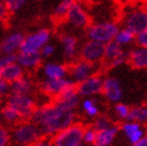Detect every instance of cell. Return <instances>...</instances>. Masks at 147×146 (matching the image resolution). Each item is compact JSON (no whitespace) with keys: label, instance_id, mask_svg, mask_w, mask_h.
I'll return each instance as SVG.
<instances>
[{"label":"cell","instance_id":"6da1fadb","mask_svg":"<svg viewBox=\"0 0 147 146\" xmlns=\"http://www.w3.org/2000/svg\"><path fill=\"white\" fill-rule=\"evenodd\" d=\"M30 121L37 124L43 136L52 137L62 129L76 122L75 111L66 110L54 101L37 107Z\"/></svg>","mask_w":147,"mask_h":146},{"label":"cell","instance_id":"7a4b0ae2","mask_svg":"<svg viewBox=\"0 0 147 146\" xmlns=\"http://www.w3.org/2000/svg\"><path fill=\"white\" fill-rule=\"evenodd\" d=\"M122 26L135 36L147 28V5L143 4H129L122 11Z\"/></svg>","mask_w":147,"mask_h":146},{"label":"cell","instance_id":"3957f363","mask_svg":"<svg viewBox=\"0 0 147 146\" xmlns=\"http://www.w3.org/2000/svg\"><path fill=\"white\" fill-rule=\"evenodd\" d=\"M41 137H43L41 129L30 120L17 123L11 132V140L19 146H29Z\"/></svg>","mask_w":147,"mask_h":146},{"label":"cell","instance_id":"277c9868","mask_svg":"<svg viewBox=\"0 0 147 146\" xmlns=\"http://www.w3.org/2000/svg\"><path fill=\"white\" fill-rule=\"evenodd\" d=\"M119 24L115 21H100L90 24L87 28V36L89 40L97 41L102 44L114 41V38L118 32Z\"/></svg>","mask_w":147,"mask_h":146},{"label":"cell","instance_id":"5b68a950","mask_svg":"<svg viewBox=\"0 0 147 146\" xmlns=\"http://www.w3.org/2000/svg\"><path fill=\"white\" fill-rule=\"evenodd\" d=\"M85 125L80 122H74L70 126L62 129L51 138L53 146H76L82 142Z\"/></svg>","mask_w":147,"mask_h":146},{"label":"cell","instance_id":"8992f818","mask_svg":"<svg viewBox=\"0 0 147 146\" xmlns=\"http://www.w3.org/2000/svg\"><path fill=\"white\" fill-rule=\"evenodd\" d=\"M103 66L102 64H93L87 62L85 59H75L68 66V74L74 84H79L84 82L90 76L100 73V69Z\"/></svg>","mask_w":147,"mask_h":146},{"label":"cell","instance_id":"52a82bcc","mask_svg":"<svg viewBox=\"0 0 147 146\" xmlns=\"http://www.w3.org/2000/svg\"><path fill=\"white\" fill-rule=\"evenodd\" d=\"M7 104L14 107L20 114L22 121L30 120L37 104L31 95H21V94H11L7 99Z\"/></svg>","mask_w":147,"mask_h":146},{"label":"cell","instance_id":"ba28073f","mask_svg":"<svg viewBox=\"0 0 147 146\" xmlns=\"http://www.w3.org/2000/svg\"><path fill=\"white\" fill-rule=\"evenodd\" d=\"M72 27L78 29H87L91 23V16L85 4L77 0L68 11L65 19Z\"/></svg>","mask_w":147,"mask_h":146},{"label":"cell","instance_id":"9c48e42d","mask_svg":"<svg viewBox=\"0 0 147 146\" xmlns=\"http://www.w3.org/2000/svg\"><path fill=\"white\" fill-rule=\"evenodd\" d=\"M50 40V31L46 28H42L34 31L28 36H24L22 45L20 47V52H40L44 46Z\"/></svg>","mask_w":147,"mask_h":146},{"label":"cell","instance_id":"30bf717a","mask_svg":"<svg viewBox=\"0 0 147 146\" xmlns=\"http://www.w3.org/2000/svg\"><path fill=\"white\" fill-rule=\"evenodd\" d=\"M79 59L93 64H102L105 57V44L88 40L78 49Z\"/></svg>","mask_w":147,"mask_h":146},{"label":"cell","instance_id":"8fae6325","mask_svg":"<svg viewBox=\"0 0 147 146\" xmlns=\"http://www.w3.org/2000/svg\"><path fill=\"white\" fill-rule=\"evenodd\" d=\"M103 78L105 76L100 73H96L90 76L84 82L75 84L76 91L80 97H93L101 94L103 87Z\"/></svg>","mask_w":147,"mask_h":146},{"label":"cell","instance_id":"7c38bea8","mask_svg":"<svg viewBox=\"0 0 147 146\" xmlns=\"http://www.w3.org/2000/svg\"><path fill=\"white\" fill-rule=\"evenodd\" d=\"M75 86L74 82L70 77H63V78H46L44 82L41 84V91L48 97L55 98L62 92L68 89V88Z\"/></svg>","mask_w":147,"mask_h":146},{"label":"cell","instance_id":"4fadbf2b","mask_svg":"<svg viewBox=\"0 0 147 146\" xmlns=\"http://www.w3.org/2000/svg\"><path fill=\"white\" fill-rule=\"evenodd\" d=\"M101 94L111 103L120 102L123 98V89L119 79L114 76H105Z\"/></svg>","mask_w":147,"mask_h":146},{"label":"cell","instance_id":"5bb4252c","mask_svg":"<svg viewBox=\"0 0 147 146\" xmlns=\"http://www.w3.org/2000/svg\"><path fill=\"white\" fill-rule=\"evenodd\" d=\"M119 127H120V132L124 135L129 145L136 144L146 134L143 124L133 122V121H122L121 125H119Z\"/></svg>","mask_w":147,"mask_h":146},{"label":"cell","instance_id":"9a60e30c","mask_svg":"<svg viewBox=\"0 0 147 146\" xmlns=\"http://www.w3.org/2000/svg\"><path fill=\"white\" fill-rule=\"evenodd\" d=\"M54 102H57L61 107H63L66 110H70V111H75L77 107L80 103V96L76 91V87L72 86V87L66 89L64 92H62L59 96L53 98Z\"/></svg>","mask_w":147,"mask_h":146},{"label":"cell","instance_id":"2e32d148","mask_svg":"<svg viewBox=\"0 0 147 146\" xmlns=\"http://www.w3.org/2000/svg\"><path fill=\"white\" fill-rule=\"evenodd\" d=\"M127 63L137 70H147V48L137 46L128 51Z\"/></svg>","mask_w":147,"mask_h":146},{"label":"cell","instance_id":"e0dca14e","mask_svg":"<svg viewBox=\"0 0 147 146\" xmlns=\"http://www.w3.org/2000/svg\"><path fill=\"white\" fill-rule=\"evenodd\" d=\"M120 132V127L118 124L114 123L112 126L97 132L96 140L94 146H112L116 138Z\"/></svg>","mask_w":147,"mask_h":146},{"label":"cell","instance_id":"ac0fdd59","mask_svg":"<svg viewBox=\"0 0 147 146\" xmlns=\"http://www.w3.org/2000/svg\"><path fill=\"white\" fill-rule=\"evenodd\" d=\"M65 57L69 62H73L78 54V41L72 34H64L61 38Z\"/></svg>","mask_w":147,"mask_h":146},{"label":"cell","instance_id":"d6986e66","mask_svg":"<svg viewBox=\"0 0 147 146\" xmlns=\"http://www.w3.org/2000/svg\"><path fill=\"white\" fill-rule=\"evenodd\" d=\"M23 39H24V36L21 32H13L7 36L2 41V44L0 45L2 52L4 54L17 53V51L20 50V47L22 45Z\"/></svg>","mask_w":147,"mask_h":146},{"label":"cell","instance_id":"ffe728a7","mask_svg":"<svg viewBox=\"0 0 147 146\" xmlns=\"http://www.w3.org/2000/svg\"><path fill=\"white\" fill-rule=\"evenodd\" d=\"M41 52H19L17 54V63L23 69H36L42 63Z\"/></svg>","mask_w":147,"mask_h":146},{"label":"cell","instance_id":"44dd1931","mask_svg":"<svg viewBox=\"0 0 147 146\" xmlns=\"http://www.w3.org/2000/svg\"><path fill=\"white\" fill-rule=\"evenodd\" d=\"M23 73H24L23 68L16 62L13 63V64L3 66L0 70V77L6 80L7 82H9V84H11L15 80L21 78L23 76Z\"/></svg>","mask_w":147,"mask_h":146},{"label":"cell","instance_id":"7402d4cb","mask_svg":"<svg viewBox=\"0 0 147 146\" xmlns=\"http://www.w3.org/2000/svg\"><path fill=\"white\" fill-rule=\"evenodd\" d=\"M43 72L46 78H63L68 75V66L57 63H47L43 67Z\"/></svg>","mask_w":147,"mask_h":146},{"label":"cell","instance_id":"603a6c76","mask_svg":"<svg viewBox=\"0 0 147 146\" xmlns=\"http://www.w3.org/2000/svg\"><path fill=\"white\" fill-rule=\"evenodd\" d=\"M34 84L30 79L23 75L21 78L15 80L11 84V94H21V95H31Z\"/></svg>","mask_w":147,"mask_h":146},{"label":"cell","instance_id":"cb8c5ba5","mask_svg":"<svg viewBox=\"0 0 147 146\" xmlns=\"http://www.w3.org/2000/svg\"><path fill=\"white\" fill-rule=\"evenodd\" d=\"M127 51L124 50V48L120 46L119 44H117L115 41H111V42L107 43V44H105V57H103L102 65L105 66L108 63H110L111 61L123 55Z\"/></svg>","mask_w":147,"mask_h":146},{"label":"cell","instance_id":"d4e9b609","mask_svg":"<svg viewBox=\"0 0 147 146\" xmlns=\"http://www.w3.org/2000/svg\"><path fill=\"white\" fill-rule=\"evenodd\" d=\"M128 121H133L140 124L147 123V107L145 105H136V107H130L128 113L127 119Z\"/></svg>","mask_w":147,"mask_h":146},{"label":"cell","instance_id":"484cf974","mask_svg":"<svg viewBox=\"0 0 147 146\" xmlns=\"http://www.w3.org/2000/svg\"><path fill=\"white\" fill-rule=\"evenodd\" d=\"M82 109L86 113V115L90 118H95L100 114V109L96 100L92 97H86L82 101Z\"/></svg>","mask_w":147,"mask_h":146},{"label":"cell","instance_id":"4316f807","mask_svg":"<svg viewBox=\"0 0 147 146\" xmlns=\"http://www.w3.org/2000/svg\"><path fill=\"white\" fill-rule=\"evenodd\" d=\"M135 39H136V36L131 31H129L128 29H126L124 27H122L119 28L118 32H117L115 38H114V41L120 46L124 47V46H128L130 44H133L135 42Z\"/></svg>","mask_w":147,"mask_h":146},{"label":"cell","instance_id":"83f0119b","mask_svg":"<svg viewBox=\"0 0 147 146\" xmlns=\"http://www.w3.org/2000/svg\"><path fill=\"white\" fill-rule=\"evenodd\" d=\"M77 0H61L55 9L53 11V17L57 20H64L68 11L71 9V6L76 2Z\"/></svg>","mask_w":147,"mask_h":146},{"label":"cell","instance_id":"f1b7e54d","mask_svg":"<svg viewBox=\"0 0 147 146\" xmlns=\"http://www.w3.org/2000/svg\"><path fill=\"white\" fill-rule=\"evenodd\" d=\"M1 115H2L3 119H4L6 122H9V123H11V124H15V125H16L17 123H19V122L22 121L19 113H18L13 107L9 105L7 103H6L5 105L2 107V110H1Z\"/></svg>","mask_w":147,"mask_h":146},{"label":"cell","instance_id":"f546056e","mask_svg":"<svg viewBox=\"0 0 147 146\" xmlns=\"http://www.w3.org/2000/svg\"><path fill=\"white\" fill-rule=\"evenodd\" d=\"M114 124V122L112 121V119L107 115H100L99 114L97 117H95L93 120V123L91 126L93 127L96 132H99V130H102V129H105L108 127L112 126Z\"/></svg>","mask_w":147,"mask_h":146},{"label":"cell","instance_id":"4dcf8cb0","mask_svg":"<svg viewBox=\"0 0 147 146\" xmlns=\"http://www.w3.org/2000/svg\"><path fill=\"white\" fill-rule=\"evenodd\" d=\"M130 107H128L127 104L123 103V102H117V103H114V113L116 117L118 118V120L125 121L127 119L128 113H129Z\"/></svg>","mask_w":147,"mask_h":146},{"label":"cell","instance_id":"1f68e13d","mask_svg":"<svg viewBox=\"0 0 147 146\" xmlns=\"http://www.w3.org/2000/svg\"><path fill=\"white\" fill-rule=\"evenodd\" d=\"M97 132L92 126H86L84 134H82V142L86 145H94L95 140H96Z\"/></svg>","mask_w":147,"mask_h":146},{"label":"cell","instance_id":"d6a6232c","mask_svg":"<svg viewBox=\"0 0 147 146\" xmlns=\"http://www.w3.org/2000/svg\"><path fill=\"white\" fill-rule=\"evenodd\" d=\"M26 2H27V0H5L6 7L9 13L18 11L25 5Z\"/></svg>","mask_w":147,"mask_h":146},{"label":"cell","instance_id":"836d02e7","mask_svg":"<svg viewBox=\"0 0 147 146\" xmlns=\"http://www.w3.org/2000/svg\"><path fill=\"white\" fill-rule=\"evenodd\" d=\"M127 59H128V51L125 54H123V55L119 56V57H117V59H113V61H111L110 63H108L107 65H105V67H108V68H117V67H120V66H122L123 64L127 63Z\"/></svg>","mask_w":147,"mask_h":146},{"label":"cell","instance_id":"e575fe53","mask_svg":"<svg viewBox=\"0 0 147 146\" xmlns=\"http://www.w3.org/2000/svg\"><path fill=\"white\" fill-rule=\"evenodd\" d=\"M11 142V132L6 127L0 126V146H7Z\"/></svg>","mask_w":147,"mask_h":146},{"label":"cell","instance_id":"d590c367","mask_svg":"<svg viewBox=\"0 0 147 146\" xmlns=\"http://www.w3.org/2000/svg\"><path fill=\"white\" fill-rule=\"evenodd\" d=\"M135 42L137 43L138 46L147 48V28L144 29L143 31H141L140 34H137L136 39H135Z\"/></svg>","mask_w":147,"mask_h":146},{"label":"cell","instance_id":"8d00e7d4","mask_svg":"<svg viewBox=\"0 0 147 146\" xmlns=\"http://www.w3.org/2000/svg\"><path fill=\"white\" fill-rule=\"evenodd\" d=\"M17 62V53H9V54H4L2 57H0V64L3 66L5 65L13 64V63Z\"/></svg>","mask_w":147,"mask_h":146},{"label":"cell","instance_id":"74e56055","mask_svg":"<svg viewBox=\"0 0 147 146\" xmlns=\"http://www.w3.org/2000/svg\"><path fill=\"white\" fill-rule=\"evenodd\" d=\"M11 93V84L0 77V97L7 96Z\"/></svg>","mask_w":147,"mask_h":146},{"label":"cell","instance_id":"f35d334b","mask_svg":"<svg viewBox=\"0 0 147 146\" xmlns=\"http://www.w3.org/2000/svg\"><path fill=\"white\" fill-rule=\"evenodd\" d=\"M29 146H53V145H52L50 137H45V136H43V137L38 139L36 142H34V143L30 144Z\"/></svg>","mask_w":147,"mask_h":146},{"label":"cell","instance_id":"ab89813d","mask_svg":"<svg viewBox=\"0 0 147 146\" xmlns=\"http://www.w3.org/2000/svg\"><path fill=\"white\" fill-rule=\"evenodd\" d=\"M54 51H55V48H54L53 45H50V44H46L44 47L41 49V54H42V56H45V57H48V56L52 55V54L54 53Z\"/></svg>","mask_w":147,"mask_h":146},{"label":"cell","instance_id":"60d3db41","mask_svg":"<svg viewBox=\"0 0 147 146\" xmlns=\"http://www.w3.org/2000/svg\"><path fill=\"white\" fill-rule=\"evenodd\" d=\"M9 11L6 7L5 2H3L2 0H0V22H2L7 18Z\"/></svg>","mask_w":147,"mask_h":146},{"label":"cell","instance_id":"b9f144b4","mask_svg":"<svg viewBox=\"0 0 147 146\" xmlns=\"http://www.w3.org/2000/svg\"><path fill=\"white\" fill-rule=\"evenodd\" d=\"M131 146H147V134H145L141 140H139L136 144H134Z\"/></svg>","mask_w":147,"mask_h":146},{"label":"cell","instance_id":"7bdbcfd3","mask_svg":"<svg viewBox=\"0 0 147 146\" xmlns=\"http://www.w3.org/2000/svg\"><path fill=\"white\" fill-rule=\"evenodd\" d=\"M130 4H143V3H146L147 0H127Z\"/></svg>","mask_w":147,"mask_h":146},{"label":"cell","instance_id":"ee69618b","mask_svg":"<svg viewBox=\"0 0 147 146\" xmlns=\"http://www.w3.org/2000/svg\"><path fill=\"white\" fill-rule=\"evenodd\" d=\"M76 146H88V145H86V144L84 143V142H82V143H79L78 145H76Z\"/></svg>","mask_w":147,"mask_h":146},{"label":"cell","instance_id":"f6af8a7d","mask_svg":"<svg viewBox=\"0 0 147 146\" xmlns=\"http://www.w3.org/2000/svg\"><path fill=\"white\" fill-rule=\"evenodd\" d=\"M144 105H145V107H147V100H146V101H145V104H144Z\"/></svg>","mask_w":147,"mask_h":146},{"label":"cell","instance_id":"bcb514c9","mask_svg":"<svg viewBox=\"0 0 147 146\" xmlns=\"http://www.w3.org/2000/svg\"><path fill=\"white\" fill-rule=\"evenodd\" d=\"M1 68H2V65L0 64V70H1Z\"/></svg>","mask_w":147,"mask_h":146},{"label":"cell","instance_id":"7dc6e473","mask_svg":"<svg viewBox=\"0 0 147 146\" xmlns=\"http://www.w3.org/2000/svg\"><path fill=\"white\" fill-rule=\"evenodd\" d=\"M0 52H1V47H0Z\"/></svg>","mask_w":147,"mask_h":146},{"label":"cell","instance_id":"c3c4849f","mask_svg":"<svg viewBox=\"0 0 147 146\" xmlns=\"http://www.w3.org/2000/svg\"><path fill=\"white\" fill-rule=\"evenodd\" d=\"M129 146H131V145H129Z\"/></svg>","mask_w":147,"mask_h":146},{"label":"cell","instance_id":"681fc988","mask_svg":"<svg viewBox=\"0 0 147 146\" xmlns=\"http://www.w3.org/2000/svg\"><path fill=\"white\" fill-rule=\"evenodd\" d=\"M4 1H5V0H4Z\"/></svg>","mask_w":147,"mask_h":146}]
</instances>
